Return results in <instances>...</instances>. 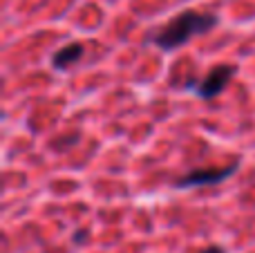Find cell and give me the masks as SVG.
<instances>
[{
  "label": "cell",
  "mask_w": 255,
  "mask_h": 253,
  "mask_svg": "<svg viewBox=\"0 0 255 253\" xmlns=\"http://www.w3.org/2000/svg\"><path fill=\"white\" fill-rule=\"evenodd\" d=\"M238 170V164L229 166H215V168H195L190 173L181 175L175 182L177 188H202V186H215L222 184L224 179H229L231 175Z\"/></svg>",
  "instance_id": "cell-2"
},
{
  "label": "cell",
  "mask_w": 255,
  "mask_h": 253,
  "mask_svg": "<svg viewBox=\"0 0 255 253\" xmlns=\"http://www.w3.org/2000/svg\"><path fill=\"white\" fill-rule=\"evenodd\" d=\"M202 253H224V249H220V247H208V249H204Z\"/></svg>",
  "instance_id": "cell-6"
},
{
  "label": "cell",
  "mask_w": 255,
  "mask_h": 253,
  "mask_svg": "<svg viewBox=\"0 0 255 253\" xmlns=\"http://www.w3.org/2000/svg\"><path fill=\"white\" fill-rule=\"evenodd\" d=\"M74 141H79V132L65 134V137L54 139V141H52V148H54V150H67L70 146H74Z\"/></svg>",
  "instance_id": "cell-5"
},
{
  "label": "cell",
  "mask_w": 255,
  "mask_h": 253,
  "mask_svg": "<svg viewBox=\"0 0 255 253\" xmlns=\"http://www.w3.org/2000/svg\"><path fill=\"white\" fill-rule=\"evenodd\" d=\"M83 54H85V47L81 43H67V45H63L61 49L54 52L52 67L58 72H63V70H67V67H72L74 63H79Z\"/></svg>",
  "instance_id": "cell-4"
},
{
  "label": "cell",
  "mask_w": 255,
  "mask_h": 253,
  "mask_svg": "<svg viewBox=\"0 0 255 253\" xmlns=\"http://www.w3.org/2000/svg\"><path fill=\"white\" fill-rule=\"evenodd\" d=\"M235 76V67L229 65V63H222V65H215L197 85H195V92L202 99H213L217 94H222V90L233 81Z\"/></svg>",
  "instance_id": "cell-3"
},
{
  "label": "cell",
  "mask_w": 255,
  "mask_h": 253,
  "mask_svg": "<svg viewBox=\"0 0 255 253\" xmlns=\"http://www.w3.org/2000/svg\"><path fill=\"white\" fill-rule=\"evenodd\" d=\"M217 25V16L211 11H197V9H186L172 16L161 29L154 34V45L161 47L163 52H172V49L186 45L195 36L208 34L213 27Z\"/></svg>",
  "instance_id": "cell-1"
}]
</instances>
